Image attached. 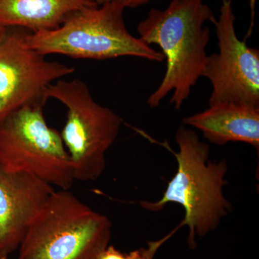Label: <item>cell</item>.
<instances>
[{
	"label": "cell",
	"mask_w": 259,
	"mask_h": 259,
	"mask_svg": "<svg viewBox=\"0 0 259 259\" xmlns=\"http://www.w3.org/2000/svg\"><path fill=\"white\" fill-rule=\"evenodd\" d=\"M216 21L203 0H171L165 10L152 9L137 27L143 41L156 44L166 59V71L147 104L156 107L170 93V103L180 110L202 76L210 39L207 22Z\"/></svg>",
	"instance_id": "6da1fadb"
},
{
	"label": "cell",
	"mask_w": 259,
	"mask_h": 259,
	"mask_svg": "<svg viewBox=\"0 0 259 259\" xmlns=\"http://www.w3.org/2000/svg\"><path fill=\"white\" fill-rule=\"evenodd\" d=\"M179 152L175 153L178 168L156 202L142 201L143 208L152 212L161 210L168 203H177L185 210L181 227L190 228L188 243L196 246V234L204 236L214 231L231 209L225 197L223 187L228 183L226 161L209 160L208 145L199 140L191 129L180 127L176 133Z\"/></svg>",
	"instance_id": "7a4b0ae2"
},
{
	"label": "cell",
	"mask_w": 259,
	"mask_h": 259,
	"mask_svg": "<svg viewBox=\"0 0 259 259\" xmlns=\"http://www.w3.org/2000/svg\"><path fill=\"white\" fill-rule=\"evenodd\" d=\"M102 5L75 12L54 30L28 32L27 44L45 56L61 54L97 60L134 56L157 62L164 60L161 52L130 33L123 18L126 7L122 1Z\"/></svg>",
	"instance_id": "3957f363"
},
{
	"label": "cell",
	"mask_w": 259,
	"mask_h": 259,
	"mask_svg": "<svg viewBox=\"0 0 259 259\" xmlns=\"http://www.w3.org/2000/svg\"><path fill=\"white\" fill-rule=\"evenodd\" d=\"M112 223L69 190L54 191L29 226L18 259H96Z\"/></svg>",
	"instance_id": "277c9868"
},
{
	"label": "cell",
	"mask_w": 259,
	"mask_h": 259,
	"mask_svg": "<svg viewBox=\"0 0 259 259\" xmlns=\"http://www.w3.org/2000/svg\"><path fill=\"white\" fill-rule=\"evenodd\" d=\"M44 103L29 104L0 122V168L69 190L75 181L71 159L61 134L46 121Z\"/></svg>",
	"instance_id": "5b68a950"
},
{
	"label": "cell",
	"mask_w": 259,
	"mask_h": 259,
	"mask_svg": "<svg viewBox=\"0 0 259 259\" xmlns=\"http://www.w3.org/2000/svg\"><path fill=\"white\" fill-rule=\"evenodd\" d=\"M53 98L67 108L61 139L69 153L75 180H96L106 166L107 151L118 136L122 120L94 100L81 80H57L47 89Z\"/></svg>",
	"instance_id": "8992f818"
},
{
	"label": "cell",
	"mask_w": 259,
	"mask_h": 259,
	"mask_svg": "<svg viewBox=\"0 0 259 259\" xmlns=\"http://www.w3.org/2000/svg\"><path fill=\"white\" fill-rule=\"evenodd\" d=\"M28 32L6 27L0 36V122L22 107L47 102L49 87L75 71L30 49Z\"/></svg>",
	"instance_id": "52a82bcc"
},
{
	"label": "cell",
	"mask_w": 259,
	"mask_h": 259,
	"mask_svg": "<svg viewBox=\"0 0 259 259\" xmlns=\"http://www.w3.org/2000/svg\"><path fill=\"white\" fill-rule=\"evenodd\" d=\"M232 0H223L215 26L219 52L208 56L202 76L212 86L209 105L259 107V51L237 36Z\"/></svg>",
	"instance_id": "ba28073f"
},
{
	"label": "cell",
	"mask_w": 259,
	"mask_h": 259,
	"mask_svg": "<svg viewBox=\"0 0 259 259\" xmlns=\"http://www.w3.org/2000/svg\"><path fill=\"white\" fill-rule=\"evenodd\" d=\"M54 191L53 186L33 175L0 168V245L8 254L19 248Z\"/></svg>",
	"instance_id": "9c48e42d"
},
{
	"label": "cell",
	"mask_w": 259,
	"mask_h": 259,
	"mask_svg": "<svg viewBox=\"0 0 259 259\" xmlns=\"http://www.w3.org/2000/svg\"><path fill=\"white\" fill-rule=\"evenodd\" d=\"M184 123L199 130L209 142L223 146L243 142L259 148V107L218 103L185 117Z\"/></svg>",
	"instance_id": "30bf717a"
},
{
	"label": "cell",
	"mask_w": 259,
	"mask_h": 259,
	"mask_svg": "<svg viewBox=\"0 0 259 259\" xmlns=\"http://www.w3.org/2000/svg\"><path fill=\"white\" fill-rule=\"evenodd\" d=\"M97 5L92 0H0V25L30 32L54 30L75 12Z\"/></svg>",
	"instance_id": "8fae6325"
},
{
	"label": "cell",
	"mask_w": 259,
	"mask_h": 259,
	"mask_svg": "<svg viewBox=\"0 0 259 259\" xmlns=\"http://www.w3.org/2000/svg\"><path fill=\"white\" fill-rule=\"evenodd\" d=\"M177 230L178 229H177V228L176 230H174L171 233L167 235L166 236L163 237V238H161L159 241L150 242V243H148V248H140L139 250H134V251H131V253L125 254L124 259H153V257H154L155 254H156V251H157L158 248H159L161 245L163 244L164 242H166Z\"/></svg>",
	"instance_id": "7c38bea8"
},
{
	"label": "cell",
	"mask_w": 259,
	"mask_h": 259,
	"mask_svg": "<svg viewBox=\"0 0 259 259\" xmlns=\"http://www.w3.org/2000/svg\"><path fill=\"white\" fill-rule=\"evenodd\" d=\"M125 253H121L120 250L116 249L115 247L110 245L102 250L96 259H124Z\"/></svg>",
	"instance_id": "4fadbf2b"
},
{
	"label": "cell",
	"mask_w": 259,
	"mask_h": 259,
	"mask_svg": "<svg viewBox=\"0 0 259 259\" xmlns=\"http://www.w3.org/2000/svg\"><path fill=\"white\" fill-rule=\"evenodd\" d=\"M92 1L99 5L104 4L107 2L113 1V0H92ZM120 1H122L125 4L126 8H135L147 4L149 2L154 1V0H120Z\"/></svg>",
	"instance_id": "5bb4252c"
},
{
	"label": "cell",
	"mask_w": 259,
	"mask_h": 259,
	"mask_svg": "<svg viewBox=\"0 0 259 259\" xmlns=\"http://www.w3.org/2000/svg\"><path fill=\"white\" fill-rule=\"evenodd\" d=\"M8 253L0 245V259H7L8 258Z\"/></svg>",
	"instance_id": "9a60e30c"
},
{
	"label": "cell",
	"mask_w": 259,
	"mask_h": 259,
	"mask_svg": "<svg viewBox=\"0 0 259 259\" xmlns=\"http://www.w3.org/2000/svg\"><path fill=\"white\" fill-rule=\"evenodd\" d=\"M5 27H3V25H0V36H1L2 34L3 33V32L5 31Z\"/></svg>",
	"instance_id": "2e32d148"
}]
</instances>
